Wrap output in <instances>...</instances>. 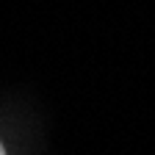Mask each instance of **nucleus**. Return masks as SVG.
Here are the masks:
<instances>
[{"label": "nucleus", "mask_w": 155, "mask_h": 155, "mask_svg": "<svg viewBox=\"0 0 155 155\" xmlns=\"http://www.w3.org/2000/svg\"><path fill=\"white\" fill-rule=\"evenodd\" d=\"M0 155H6V150H3V141H0Z\"/></svg>", "instance_id": "obj_1"}]
</instances>
